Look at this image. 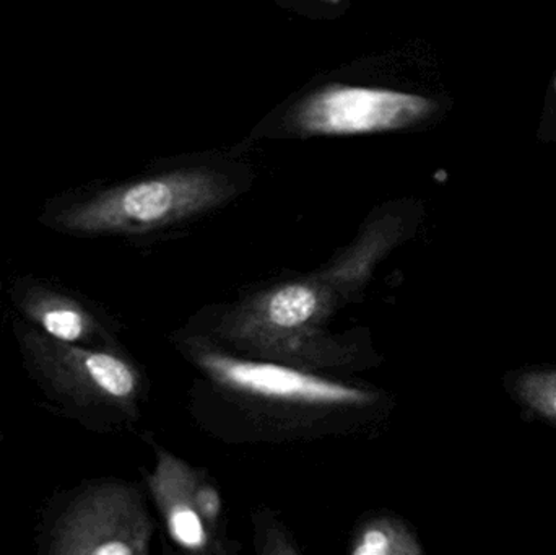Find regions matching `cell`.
I'll use <instances>...</instances> for the list:
<instances>
[{
	"instance_id": "cell-10",
	"label": "cell",
	"mask_w": 556,
	"mask_h": 555,
	"mask_svg": "<svg viewBox=\"0 0 556 555\" xmlns=\"http://www.w3.org/2000/svg\"><path fill=\"white\" fill-rule=\"evenodd\" d=\"M317 2L330 3V5H337V3L342 2V0H317Z\"/></svg>"
},
{
	"instance_id": "cell-4",
	"label": "cell",
	"mask_w": 556,
	"mask_h": 555,
	"mask_svg": "<svg viewBox=\"0 0 556 555\" xmlns=\"http://www.w3.org/2000/svg\"><path fill=\"white\" fill-rule=\"evenodd\" d=\"M192 488L194 481L186 466L169 456L160 463L153 489L165 510L169 534L185 550L199 551L207 544V531Z\"/></svg>"
},
{
	"instance_id": "cell-2",
	"label": "cell",
	"mask_w": 556,
	"mask_h": 555,
	"mask_svg": "<svg viewBox=\"0 0 556 555\" xmlns=\"http://www.w3.org/2000/svg\"><path fill=\"white\" fill-rule=\"evenodd\" d=\"M437 108L430 98L407 91L332 84L307 94L290 121L301 136H362L417 126Z\"/></svg>"
},
{
	"instance_id": "cell-12",
	"label": "cell",
	"mask_w": 556,
	"mask_h": 555,
	"mask_svg": "<svg viewBox=\"0 0 556 555\" xmlns=\"http://www.w3.org/2000/svg\"><path fill=\"white\" fill-rule=\"evenodd\" d=\"M555 90H556V80H555Z\"/></svg>"
},
{
	"instance_id": "cell-5",
	"label": "cell",
	"mask_w": 556,
	"mask_h": 555,
	"mask_svg": "<svg viewBox=\"0 0 556 555\" xmlns=\"http://www.w3.org/2000/svg\"><path fill=\"white\" fill-rule=\"evenodd\" d=\"M319 295L306 283L280 287L267 297L264 316L274 328H301L319 312Z\"/></svg>"
},
{
	"instance_id": "cell-3",
	"label": "cell",
	"mask_w": 556,
	"mask_h": 555,
	"mask_svg": "<svg viewBox=\"0 0 556 555\" xmlns=\"http://www.w3.org/2000/svg\"><path fill=\"white\" fill-rule=\"evenodd\" d=\"M201 361L222 383L256 396L311 404H359L369 401L365 391L280 365L240 361L218 354L204 355Z\"/></svg>"
},
{
	"instance_id": "cell-7",
	"label": "cell",
	"mask_w": 556,
	"mask_h": 555,
	"mask_svg": "<svg viewBox=\"0 0 556 555\" xmlns=\"http://www.w3.org/2000/svg\"><path fill=\"white\" fill-rule=\"evenodd\" d=\"M352 553L355 555H389L410 553L407 538L389 520L368 525L356 538Z\"/></svg>"
},
{
	"instance_id": "cell-8",
	"label": "cell",
	"mask_w": 556,
	"mask_h": 555,
	"mask_svg": "<svg viewBox=\"0 0 556 555\" xmlns=\"http://www.w3.org/2000/svg\"><path fill=\"white\" fill-rule=\"evenodd\" d=\"M46 331L61 341H77L84 331V321L74 310L55 308L42 316Z\"/></svg>"
},
{
	"instance_id": "cell-6",
	"label": "cell",
	"mask_w": 556,
	"mask_h": 555,
	"mask_svg": "<svg viewBox=\"0 0 556 555\" xmlns=\"http://www.w3.org/2000/svg\"><path fill=\"white\" fill-rule=\"evenodd\" d=\"M85 368L93 383L113 398H129L136 391V375L129 365L110 354H90Z\"/></svg>"
},
{
	"instance_id": "cell-11",
	"label": "cell",
	"mask_w": 556,
	"mask_h": 555,
	"mask_svg": "<svg viewBox=\"0 0 556 555\" xmlns=\"http://www.w3.org/2000/svg\"><path fill=\"white\" fill-rule=\"evenodd\" d=\"M555 407H556V398H555Z\"/></svg>"
},
{
	"instance_id": "cell-9",
	"label": "cell",
	"mask_w": 556,
	"mask_h": 555,
	"mask_svg": "<svg viewBox=\"0 0 556 555\" xmlns=\"http://www.w3.org/2000/svg\"><path fill=\"white\" fill-rule=\"evenodd\" d=\"M195 495H198V505L202 517L205 520L214 521L218 517V512H220V499H218L215 489L202 485V488L198 489V494Z\"/></svg>"
},
{
	"instance_id": "cell-1",
	"label": "cell",
	"mask_w": 556,
	"mask_h": 555,
	"mask_svg": "<svg viewBox=\"0 0 556 555\" xmlns=\"http://www.w3.org/2000/svg\"><path fill=\"white\" fill-rule=\"evenodd\" d=\"M233 194L222 173L178 169L103 192L67 218L84 230H152L217 207Z\"/></svg>"
}]
</instances>
